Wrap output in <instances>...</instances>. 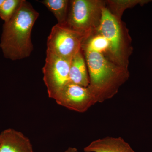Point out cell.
<instances>
[{
	"mask_svg": "<svg viewBox=\"0 0 152 152\" xmlns=\"http://www.w3.org/2000/svg\"><path fill=\"white\" fill-rule=\"evenodd\" d=\"M84 152H136L121 137H106L93 141L84 148Z\"/></svg>",
	"mask_w": 152,
	"mask_h": 152,
	"instance_id": "9c48e42d",
	"label": "cell"
},
{
	"mask_svg": "<svg viewBox=\"0 0 152 152\" xmlns=\"http://www.w3.org/2000/svg\"><path fill=\"white\" fill-rule=\"evenodd\" d=\"M71 61L46 51L45 63L42 69L43 80L48 96L55 99L69 82Z\"/></svg>",
	"mask_w": 152,
	"mask_h": 152,
	"instance_id": "8992f818",
	"label": "cell"
},
{
	"mask_svg": "<svg viewBox=\"0 0 152 152\" xmlns=\"http://www.w3.org/2000/svg\"><path fill=\"white\" fill-rule=\"evenodd\" d=\"M58 104L78 113L86 112L96 104L88 87L69 83L55 99Z\"/></svg>",
	"mask_w": 152,
	"mask_h": 152,
	"instance_id": "52a82bcc",
	"label": "cell"
},
{
	"mask_svg": "<svg viewBox=\"0 0 152 152\" xmlns=\"http://www.w3.org/2000/svg\"><path fill=\"white\" fill-rule=\"evenodd\" d=\"M23 0H5L0 9V18L4 22L10 20L20 5Z\"/></svg>",
	"mask_w": 152,
	"mask_h": 152,
	"instance_id": "5bb4252c",
	"label": "cell"
},
{
	"mask_svg": "<svg viewBox=\"0 0 152 152\" xmlns=\"http://www.w3.org/2000/svg\"><path fill=\"white\" fill-rule=\"evenodd\" d=\"M148 0H108L105 1L106 7L112 14L121 20L124 12L138 4L143 5L149 2Z\"/></svg>",
	"mask_w": 152,
	"mask_h": 152,
	"instance_id": "4fadbf2b",
	"label": "cell"
},
{
	"mask_svg": "<svg viewBox=\"0 0 152 152\" xmlns=\"http://www.w3.org/2000/svg\"><path fill=\"white\" fill-rule=\"evenodd\" d=\"M69 82L84 87H88L89 85V76L86 62L82 49L71 60Z\"/></svg>",
	"mask_w": 152,
	"mask_h": 152,
	"instance_id": "30bf717a",
	"label": "cell"
},
{
	"mask_svg": "<svg viewBox=\"0 0 152 152\" xmlns=\"http://www.w3.org/2000/svg\"><path fill=\"white\" fill-rule=\"evenodd\" d=\"M82 49H86L101 53L110 59V45L103 36L96 32L83 42Z\"/></svg>",
	"mask_w": 152,
	"mask_h": 152,
	"instance_id": "7c38bea8",
	"label": "cell"
},
{
	"mask_svg": "<svg viewBox=\"0 0 152 152\" xmlns=\"http://www.w3.org/2000/svg\"><path fill=\"white\" fill-rule=\"evenodd\" d=\"M69 1L68 0H43L40 1L53 14L58 24L65 26L69 12Z\"/></svg>",
	"mask_w": 152,
	"mask_h": 152,
	"instance_id": "8fae6325",
	"label": "cell"
},
{
	"mask_svg": "<svg viewBox=\"0 0 152 152\" xmlns=\"http://www.w3.org/2000/svg\"><path fill=\"white\" fill-rule=\"evenodd\" d=\"M89 76L88 88L96 103L113 97L129 80L128 67L117 64L99 52L82 49Z\"/></svg>",
	"mask_w": 152,
	"mask_h": 152,
	"instance_id": "7a4b0ae2",
	"label": "cell"
},
{
	"mask_svg": "<svg viewBox=\"0 0 152 152\" xmlns=\"http://www.w3.org/2000/svg\"><path fill=\"white\" fill-rule=\"evenodd\" d=\"M106 6L101 0H72L65 26L83 36L85 39L96 32Z\"/></svg>",
	"mask_w": 152,
	"mask_h": 152,
	"instance_id": "277c9868",
	"label": "cell"
},
{
	"mask_svg": "<svg viewBox=\"0 0 152 152\" xmlns=\"http://www.w3.org/2000/svg\"><path fill=\"white\" fill-rule=\"evenodd\" d=\"M0 152H34L29 139L21 132L8 129L0 134Z\"/></svg>",
	"mask_w": 152,
	"mask_h": 152,
	"instance_id": "ba28073f",
	"label": "cell"
},
{
	"mask_svg": "<svg viewBox=\"0 0 152 152\" xmlns=\"http://www.w3.org/2000/svg\"><path fill=\"white\" fill-rule=\"evenodd\" d=\"M97 32L107 39L110 45V59L117 64L128 67L132 52V40L122 20L104 7Z\"/></svg>",
	"mask_w": 152,
	"mask_h": 152,
	"instance_id": "3957f363",
	"label": "cell"
},
{
	"mask_svg": "<svg viewBox=\"0 0 152 152\" xmlns=\"http://www.w3.org/2000/svg\"><path fill=\"white\" fill-rule=\"evenodd\" d=\"M85 37L66 26L57 24L52 28L47 42V50L71 61L81 50Z\"/></svg>",
	"mask_w": 152,
	"mask_h": 152,
	"instance_id": "5b68a950",
	"label": "cell"
},
{
	"mask_svg": "<svg viewBox=\"0 0 152 152\" xmlns=\"http://www.w3.org/2000/svg\"><path fill=\"white\" fill-rule=\"evenodd\" d=\"M65 152H79L77 149L75 148L69 147L66 150Z\"/></svg>",
	"mask_w": 152,
	"mask_h": 152,
	"instance_id": "9a60e30c",
	"label": "cell"
},
{
	"mask_svg": "<svg viewBox=\"0 0 152 152\" xmlns=\"http://www.w3.org/2000/svg\"><path fill=\"white\" fill-rule=\"evenodd\" d=\"M4 1L5 0H0V9H1L2 6L3 4H4Z\"/></svg>",
	"mask_w": 152,
	"mask_h": 152,
	"instance_id": "2e32d148",
	"label": "cell"
},
{
	"mask_svg": "<svg viewBox=\"0 0 152 152\" xmlns=\"http://www.w3.org/2000/svg\"><path fill=\"white\" fill-rule=\"evenodd\" d=\"M39 16L31 3L22 1L13 16L3 25L0 48L4 58L14 61L31 56L34 50L32 30Z\"/></svg>",
	"mask_w": 152,
	"mask_h": 152,
	"instance_id": "6da1fadb",
	"label": "cell"
}]
</instances>
